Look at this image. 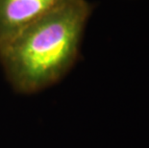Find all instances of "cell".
I'll return each instance as SVG.
<instances>
[{
    "label": "cell",
    "instance_id": "7a4b0ae2",
    "mask_svg": "<svg viewBox=\"0 0 149 148\" xmlns=\"http://www.w3.org/2000/svg\"><path fill=\"white\" fill-rule=\"evenodd\" d=\"M68 0H0V48Z\"/></svg>",
    "mask_w": 149,
    "mask_h": 148
},
{
    "label": "cell",
    "instance_id": "6da1fadb",
    "mask_svg": "<svg viewBox=\"0 0 149 148\" xmlns=\"http://www.w3.org/2000/svg\"><path fill=\"white\" fill-rule=\"evenodd\" d=\"M93 7L68 0L0 48V64L17 92L33 94L62 80L76 63Z\"/></svg>",
    "mask_w": 149,
    "mask_h": 148
}]
</instances>
